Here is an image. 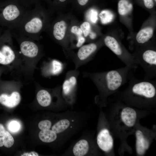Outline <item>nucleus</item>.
Returning <instances> with one entry per match:
<instances>
[{"mask_svg":"<svg viewBox=\"0 0 156 156\" xmlns=\"http://www.w3.org/2000/svg\"><path fill=\"white\" fill-rule=\"evenodd\" d=\"M137 68L126 66L115 70L95 72L83 71V77L90 79L99 91L98 102L104 101L106 96L117 90L127 81L129 72Z\"/></svg>","mask_w":156,"mask_h":156,"instance_id":"obj_1","label":"nucleus"},{"mask_svg":"<svg viewBox=\"0 0 156 156\" xmlns=\"http://www.w3.org/2000/svg\"><path fill=\"white\" fill-rule=\"evenodd\" d=\"M86 119L85 113L67 111L61 114L51 130L66 142L85 125Z\"/></svg>","mask_w":156,"mask_h":156,"instance_id":"obj_2","label":"nucleus"},{"mask_svg":"<svg viewBox=\"0 0 156 156\" xmlns=\"http://www.w3.org/2000/svg\"><path fill=\"white\" fill-rule=\"evenodd\" d=\"M44 15L39 7L28 10L17 27L12 31L38 41L44 27Z\"/></svg>","mask_w":156,"mask_h":156,"instance_id":"obj_3","label":"nucleus"},{"mask_svg":"<svg viewBox=\"0 0 156 156\" xmlns=\"http://www.w3.org/2000/svg\"><path fill=\"white\" fill-rule=\"evenodd\" d=\"M135 70L131 69L129 72L127 77L129 86L125 93L133 98L145 99L148 100L153 99L156 94V81L136 78L134 75Z\"/></svg>","mask_w":156,"mask_h":156,"instance_id":"obj_4","label":"nucleus"},{"mask_svg":"<svg viewBox=\"0 0 156 156\" xmlns=\"http://www.w3.org/2000/svg\"><path fill=\"white\" fill-rule=\"evenodd\" d=\"M23 7L16 2L8 1L0 5V25L11 31L18 26L26 11Z\"/></svg>","mask_w":156,"mask_h":156,"instance_id":"obj_5","label":"nucleus"},{"mask_svg":"<svg viewBox=\"0 0 156 156\" xmlns=\"http://www.w3.org/2000/svg\"><path fill=\"white\" fill-rule=\"evenodd\" d=\"M79 73V70L75 69L67 71L61 86L62 96L69 106L73 105L76 101Z\"/></svg>","mask_w":156,"mask_h":156,"instance_id":"obj_6","label":"nucleus"},{"mask_svg":"<svg viewBox=\"0 0 156 156\" xmlns=\"http://www.w3.org/2000/svg\"><path fill=\"white\" fill-rule=\"evenodd\" d=\"M11 30H6L0 38V64L8 65L16 58L17 53L13 46Z\"/></svg>","mask_w":156,"mask_h":156,"instance_id":"obj_7","label":"nucleus"},{"mask_svg":"<svg viewBox=\"0 0 156 156\" xmlns=\"http://www.w3.org/2000/svg\"><path fill=\"white\" fill-rule=\"evenodd\" d=\"M138 64L140 65L145 73L144 79H150L156 76V51L147 49L140 55L134 57Z\"/></svg>","mask_w":156,"mask_h":156,"instance_id":"obj_8","label":"nucleus"},{"mask_svg":"<svg viewBox=\"0 0 156 156\" xmlns=\"http://www.w3.org/2000/svg\"><path fill=\"white\" fill-rule=\"evenodd\" d=\"M12 32L13 37L18 41L20 51L24 57L33 59L39 55L40 48L36 40L13 31H12Z\"/></svg>","mask_w":156,"mask_h":156,"instance_id":"obj_9","label":"nucleus"},{"mask_svg":"<svg viewBox=\"0 0 156 156\" xmlns=\"http://www.w3.org/2000/svg\"><path fill=\"white\" fill-rule=\"evenodd\" d=\"M98 48L97 45L93 43L81 47L75 57L73 59L72 62L75 65V69H78L79 67L89 62Z\"/></svg>","mask_w":156,"mask_h":156,"instance_id":"obj_10","label":"nucleus"},{"mask_svg":"<svg viewBox=\"0 0 156 156\" xmlns=\"http://www.w3.org/2000/svg\"><path fill=\"white\" fill-rule=\"evenodd\" d=\"M90 145L88 139L83 135L72 144L62 154L63 155L85 156L89 155Z\"/></svg>","mask_w":156,"mask_h":156,"instance_id":"obj_11","label":"nucleus"},{"mask_svg":"<svg viewBox=\"0 0 156 156\" xmlns=\"http://www.w3.org/2000/svg\"><path fill=\"white\" fill-rule=\"evenodd\" d=\"M96 142L99 148L105 152L109 151L113 146V139L109 130L106 128L101 129L98 132Z\"/></svg>","mask_w":156,"mask_h":156,"instance_id":"obj_12","label":"nucleus"},{"mask_svg":"<svg viewBox=\"0 0 156 156\" xmlns=\"http://www.w3.org/2000/svg\"><path fill=\"white\" fill-rule=\"evenodd\" d=\"M65 64L58 60L53 59L46 63L43 69V74L46 76L58 75L65 68Z\"/></svg>","mask_w":156,"mask_h":156,"instance_id":"obj_13","label":"nucleus"},{"mask_svg":"<svg viewBox=\"0 0 156 156\" xmlns=\"http://www.w3.org/2000/svg\"><path fill=\"white\" fill-rule=\"evenodd\" d=\"M21 100L20 95L17 91L12 92L10 95L4 93L0 95V103L10 108L14 107L18 105Z\"/></svg>","mask_w":156,"mask_h":156,"instance_id":"obj_14","label":"nucleus"},{"mask_svg":"<svg viewBox=\"0 0 156 156\" xmlns=\"http://www.w3.org/2000/svg\"><path fill=\"white\" fill-rule=\"evenodd\" d=\"M122 120L127 126L133 127L135 125L137 118L135 110L129 107H126L122 110L121 114Z\"/></svg>","mask_w":156,"mask_h":156,"instance_id":"obj_15","label":"nucleus"},{"mask_svg":"<svg viewBox=\"0 0 156 156\" xmlns=\"http://www.w3.org/2000/svg\"><path fill=\"white\" fill-rule=\"evenodd\" d=\"M136 148L137 153L142 155L148 149L149 146L148 141L145 138L142 131L137 130L135 132Z\"/></svg>","mask_w":156,"mask_h":156,"instance_id":"obj_16","label":"nucleus"},{"mask_svg":"<svg viewBox=\"0 0 156 156\" xmlns=\"http://www.w3.org/2000/svg\"><path fill=\"white\" fill-rule=\"evenodd\" d=\"M36 98L39 105L44 107L50 106L53 102V95L45 89H41L38 92Z\"/></svg>","mask_w":156,"mask_h":156,"instance_id":"obj_17","label":"nucleus"},{"mask_svg":"<svg viewBox=\"0 0 156 156\" xmlns=\"http://www.w3.org/2000/svg\"><path fill=\"white\" fill-rule=\"evenodd\" d=\"M38 137L42 141L46 143L53 142L58 139L64 143L66 142L60 135L50 129L41 130L39 133Z\"/></svg>","mask_w":156,"mask_h":156,"instance_id":"obj_18","label":"nucleus"},{"mask_svg":"<svg viewBox=\"0 0 156 156\" xmlns=\"http://www.w3.org/2000/svg\"><path fill=\"white\" fill-rule=\"evenodd\" d=\"M66 24L65 21H61L55 23L53 25L52 34L57 40H62L64 37L66 29Z\"/></svg>","mask_w":156,"mask_h":156,"instance_id":"obj_19","label":"nucleus"},{"mask_svg":"<svg viewBox=\"0 0 156 156\" xmlns=\"http://www.w3.org/2000/svg\"><path fill=\"white\" fill-rule=\"evenodd\" d=\"M153 29L151 27H147L142 29L137 34L136 40L139 44H144L148 42L152 37Z\"/></svg>","mask_w":156,"mask_h":156,"instance_id":"obj_20","label":"nucleus"},{"mask_svg":"<svg viewBox=\"0 0 156 156\" xmlns=\"http://www.w3.org/2000/svg\"><path fill=\"white\" fill-rule=\"evenodd\" d=\"M132 8V4L127 0H120L118 3V12L121 15L128 13L131 10Z\"/></svg>","mask_w":156,"mask_h":156,"instance_id":"obj_21","label":"nucleus"},{"mask_svg":"<svg viewBox=\"0 0 156 156\" xmlns=\"http://www.w3.org/2000/svg\"><path fill=\"white\" fill-rule=\"evenodd\" d=\"M99 16L101 23L105 24L110 23L113 20L114 15L110 11L104 10L99 14Z\"/></svg>","mask_w":156,"mask_h":156,"instance_id":"obj_22","label":"nucleus"},{"mask_svg":"<svg viewBox=\"0 0 156 156\" xmlns=\"http://www.w3.org/2000/svg\"><path fill=\"white\" fill-rule=\"evenodd\" d=\"M3 138L4 146L6 147H11L14 143V140L11 134L7 131H5Z\"/></svg>","mask_w":156,"mask_h":156,"instance_id":"obj_23","label":"nucleus"},{"mask_svg":"<svg viewBox=\"0 0 156 156\" xmlns=\"http://www.w3.org/2000/svg\"><path fill=\"white\" fill-rule=\"evenodd\" d=\"M87 18L91 22L96 23L98 20V12L93 9H90L87 13Z\"/></svg>","mask_w":156,"mask_h":156,"instance_id":"obj_24","label":"nucleus"},{"mask_svg":"<svg viewBox=\"0 0 156 156\" xmlns=\"http://www.w3.org/2000/svg\"><path fill=\"white\" fill-rule=\"evenodd\" d=\"M52 123L49 120H44L40 121L38 124V127L41 130L50 129L52 127Z\"/></svg>","mask_w":156,"mask_h":156,"instance_id":"obj_25","label":"nucleus"},{"mask_svg":"<svg viewBox=\"0 0 156 156\" xmlns=\"http://www.w3.org/2000/svg\"><path fill=\"white\" fill-rule=\"evenodd\" d=\"M80 28L82 30L84 36L86 37L89 34L90 31V24L89 23L87 22H84L81 25Z\"/></svg>","mask_w":156,"mask_h":156,"instance_id":"obj_26","label":"nucleus"},{"mask_svg":"<svg viewBox=\"0 0 156 156\" xmlns=\"http://www.w3.org/2000/svg\"><path fill=\"white\" fill-rule=\"evenodd\" d=\"M8 128L11 131H16L19 129L20 125L17 122L14 121L10 123Z\"/></svg>","mask_w":156,"mask_h":156,"instance_id":"obj_27","label":"nucleus"},{"mask_svg":"<svg viewBox=\"0 0 156 156\" xmlns=\"http://www.w3.org/2000/svg\"><path fill=\"white\" fill-rule=\"evenodd\" d=\"M71 32L76 34L77 37L81 36L83 32L80 28L76 26L72 27L71 29Z\"/></svg>","mask_w":156,"mask_h":156,"instance_id":"obj_28","label":"nucleus"},{"mask_svg":"<svg viewBox=\"0 0 156 156\" xmlns=\"http://www.w3.org/2000/svg\"><path fill=\"white\" fill-rule=\"evenodd\" d=\"M85 41V38L82 36L78 37L77 42L76 46L77 47H81Z\"/></svg>","mask_w":156,"mask_h":156,"instance_id":"obj_29","label":"nucleus"},{"mask_svg":"<svg viewBox=\"0 0 156 156\" xmlns=\"http://www.w3.org/2000/svg\"><path fill=\"white\" fill-rule=\"evenodd\" d=\"M144 4L146 8L149 9L153 8L154 3L153 0H144Z\"/></svg>","mask_w":156,"mask_h":156,"instance_id":"obj_30","label":"nucleus"},{"mask_svg":"<svg viewBox=\"0 0 156 156\" xmlns=\"http://www.w3.org/2000/svg\"><path fill=\"white\" fill-rule=\"evenodd\" d=\"M21 156H39L38 154L34 151H32L29 153H24Z\"/></svg>","mask_w":156,"mask_h":156,"instance_id":"obj_31","label":"nucleus"},{"mask_svg":"<svg viewBox=\"0 0 156 156\" xmlns=\"http://www.w3.org/2000/svg\"><path fill=\"white\" fill-rule=\"evenodd\" d=\"M5 130L3 125L0 123V136L2 137L4 135Z\"/></svg>","mask_w":156,"mask_h":156,"instance_id":"obj_32","label":"nucleus"},{"mask_svg":"<svg viewBox=\"0 0 156 156\" xmlns=\"http://www.w3.org/2000/svg\"><path fill=\"white\" fill-rule=\"evenodd\" d=\"M89 0H77L78 3L81 5H85L88 2Z\"/></svg>","mask_w":156,"mask_h":156,"instance_id":"obj_33","label":"nucleus"},{"mask_svg":"<svg viewBox=\"0 0 156 156\" xmlns=\"http://www.w3.org/2000/svg\"><path fill=\"white\" fill-rule=\"evenodd\" d=\"M90 37L92 39H94L96 37V35L94 33L91 32L90 33Z\"/></svg>","mask_w":156,"mask_h":156,"instance_id":"obj_34","label":"nucleus"},{"mask_svg":"<svg viewBox=\"0 0 156 156\" xmlns=\"http://www.w3.org/2000/svg\"><path fill=\"white\" fill-rule=\"evenodd\" d=\"M4 146L3 140V137H0V147H1Z\"/></svg>","mask_w":156,"mask_h":156,"instance_id":"obj_35","label":"nucleus"},{"mask_svg":"<svg viewBox=\"0 0 156 156\" xmlns=\"http://www.w3.org/2000/svg\"><path fill=\"white\" fill-rule=\"evenodd\" d=\"M36 2V0H25V2L26 3V4L28 3H34Z\"/></svg>","mask_w":156,"mask_h":156,"instance_id":"obj_36","label":"nucleus"},{"mask_svg":"<svg viewBox=\"0 0 156 156\" xmlns=\"http://www.w3.org/2000/svg\"><path fill=\"white\" fill-rule=\"evenodd\" d=\"M58 0L61 2H64L66 0Z\"/></svg>","mask_w":156,"mask_h":156,"instance_id":"obj_37","label":"nucleus"},{"mask_svg":"<svg viewBox=\"0 0 156 156\" xmlns=\"http://www.w3.org/2000/svg\"><path fill=\"white\" fill-rule=\"evenodd\" d=\"M155 1H156V0H154Z\"/></svg>","mask_w":156,"mask_h":156,"instance_id":"obj_38","label":"nucleus"}]
</instances>
